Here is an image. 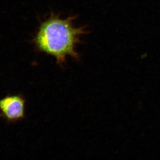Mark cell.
<instances>
[{"label":"cell","mask_w":160,"mask_h":160,"mask_svg":"<svg viewBox=\"0 0 160 160\" xmlns=\"http://www.w3.org/2000/svg\"><path fill=\"white\" fill-rule=\"evenodd\" d=\"M25 103L22 96H8L0 100V111L9 122L17 121L24 117Z\"/></svg>","instance_id":"cell-2"},{"label":"cell","mask_w":160,"mask_h":160,"mask_svg":"<svg viewBox=\"0 0 160 160\" xmlns=\"http://www.w3.org/2000/svg\"><path fill=\"white\" fill-rule=\"evenodd\" d=\"M75 18L71 16L63 19L54 13L50 15L41 23L33 38L37 50L53 56L60 66L65 63L68 56L79 61L76 47L86 31L85 27L74 26Z\"/></svg>","instance_id":"cell-1"}]
</instances>
